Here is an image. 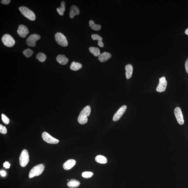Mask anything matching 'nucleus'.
<instances>
[{"instance_id": "nucleus-16", "label": "nucleus", "mask_w": 188, "mask_h": 188, "mask_svg": "<svg viewBox=\"0 0 188 188\" xmlns=\"http://www.w3.org/2000/svg\"><path fill=\"white\" fill-rule=\"evenodd\" d=\"M111 56L112 55L110 53L107 52H104L99 56L98 59L101 62H104L107 61L111 58Z\"/></svg>"}, {"instance_id": "nucleus-28", "label": "nucleus", "mask_w": 188, "mask_h": 188, "mask_svg": "<svg viewBox=\"0 0 188 188\" xmlns=\"http://www.w3.org/2000/svg\"><path fill=\"white\" fill-rule=\"evenodd\" d=\"M2 120L6 125H8L10 122L9 118L4 114H2Z\"/></svg>"}, {"instance_id": "nucleus-26", "label": "nucleus", "mask_w": 188, "mask_h": 188, "mask_svg": "<svg viewBox=\"0 0 188 188\" xmlns=\"http://www.w3.org/2000/svg\"><path fill=\"white\" fill-rule=\"evenodd\" d=\"M93 175V173L90 172H83L82 176L86 179H88L92 177Z\"/></svg>"}, {"instance_id": "nucleus-23", "label": "nucleus", "mask_w": 188, "mask_h": 188, "mask_svg": "<svg viewBox=\"0 0 188 188\" xmlns=\"http://www.w3.org/2000/svg\"><path fill=\"white\" fill-rule=\"evenodd\" d=\"M89 50L90 52L95 56H99L100 54V49L98 48L91 47L89 48Z\"/></svg>"}, {"instance_id": "nucleus-33", "label": "nucleus", "mask_w": 188, "mask_h": 188, "mask_svg": "<svg viewBox=\"0 0 188 188\" xmlns=\"http://www.w3.org/2000/svg\"><path fill=\"white\" fill-rule=\"evenodd\" d=\"M0 174H1L2 177H5L6 175V172L4 170H1V172H0Z\"/></svg>"}, {"instance_id": "nucleus-7", "label": "nucleus", "mask_w": 188, "mask_h": 188, "mask_svg": "<svg viewBox=\"0 0 188 188\" xmlns=\"http://www.w3.org/2000/svg\"><path fill=\"white\" fill-rule=\"evenodd\" d=\"M41 39V36L38 34H31L26 39L27 45L29 46L35 47L36 42Z\"/></svg>"}, {"instance_id": "nucleus-36", "label": "nucleus", "mask_w": 188, "mask_h": 188, "mask_svg": "<svg viewBox=\"0 0 188 188\" xmlns=\"http://www.w3.org/2000/svg\"><path fill=\"white\" fill-rule=\"evenodd\" d=\"M67 181H70V180H69V179H67Z\"/></svg>"}, {"instance_id": "nucleus-17", "label": "nucleus", "mask_w": 188, "mask_h": 188, "mask_svg": "<svg viewBox=\"0 0 188 188\" xmlns=\"http://www.w3.org/2000/svg\"><path fill=\"white\" fill-rule=\"evenodd\" d=\"M126 78L129 79L132 77L133 71V66L131 64H128L125 67Z\"/></svg>"}, {"instance_id": "nucleus-13", "label": "nucleus", "mask_w": 188, "mask_h": 188, "mask_svg": "<svg viewBox=\"0 0 188 188\" xmlns=\"http://www.w3.org/2000/svg\"><path fill=\"white\" fill-rule=\"evenodd\" d=\"M80 13V10L78 7L76 5L71 6L70 8V16L71 19H73L76 16L78 15Z\"/></svg>"}, {"instance_id": "nucleus-10", "label": "nucleus", "mask_w": 188, "mask_h": 188, "mask_svg": "<svg viewBox=\"0 0 188 188\" xmlns=\"http://www.w3.org/2000/svg\"><path fill=\"white\" fill-rule=\"evenodd\" d=\"M174 113L178 122L180 125H183L184 121L181 109L179 107L175 108Z\"/></svg>"}, {"instance_id": "nucleus-3", "label": "nucleus", "mask_w": 188, "mask_h": 188, "mask_svg": "<svg viewBox=\"0 0 188 188\" xmlns=\"http://www.w3.org/2000/svg\"><path fill=\"white\" fill-rule=\"evenodd\" d=\"M45 166L43 164H39L34 167L30 172L29 177L30 179L41 175L44 171Z\"/></svg>"}, {"instance_id": "nucleus-18", "label": "nucleus", "mask_w": 188, "mask_h": 188, "mask_svg": "<svg viewBox=\"0 0 188 188\" xmlns=\"http://www.w3.org/2000/svg\"><path fill=\"white\" fill-rule=\"evenodd\" d=\"M68 187L71 188H77L80 185V183L75 179H71L67 183Z\"/></svg>"}, {"instance_id": "nucleus-8", "label": "nucleus", "mask_w": 188, "mask_h": 188, "mask_svg": "<svg viewBox=\"0 0 188 188\" xmlns=\"http://www.w3.org/2000/svg\"><path fill=\"white\" fill-rule=\"evenodd\" d=\"M42 137L43 139L47 143L51 144H57L59 142V140L52 137L49 133L44 132L42 134Z\"/></svg>"}, {"instance_id": "nucleus-31", "label": "nucleus", "mask_w": 188, "mask_h": 188, "mask_svg": "<svg viewBox=\"0 0 188 188\" xmlns=\"http://www.w3.org/2000/svg\"><path fill=\"white\" fill-rule=\"evenodd\" d=\"M4 167L6 168V169H9L10 166V164L8 162H5L3 164Z\"/></svg>"}, {"instance_id": "nucleus-27", "label": "nucleus", "mask_w": 188, "mask_h": 188, "mask_svg": "<svg viewBox=\"0 0 188 188\" xmlns=\"http://www.w3.org/2000/svg\"><path fill=\"white\" fill-rule=\"evenodd\" d=\"M91 38H92L93 40L98 41V42L102 41L103 39L102 37L99 35L98 34H92L91 35Z\"/></svg>"}, {"instance_id": "nucleus-35", "label": "nucleus", "mask_w": 188, "mask_h": 188, "mask_svg": "<svg viewBox=\"0 0 188 188\" xmlns=\"http://www.w3.org/2000/svg\"><path fill=\"white\" fill-rule=\"evenodd\" d=\"M185 33L187 34V35H188V28L186 30H185Z\"/></svg>"}, {"instance_id": "nucleus-9", "label": "nucleus", "mask_w": 188, "mask_h": 188, "mask_svg": "<svg viewBox=\"0 0 188 188\" xmlns=\"http://www.w3.org/2000/svg\"><path fill=\"white\" fill-rule=\"evenodd\" d=\"M159 82L157 88V91L159 92H164L167 88V81L164 76L159 78Z\"/></svg>"}, {"instance_id": "nucleus-1", "label": "nucleus", "mask_w": 188, "mask_h": 188, "mask_svg": "<svg viewBox=\"0 0 188 188\" xmlns=\"http://www.w3.org/2000/svg\"><path fill=\"white\" fill-rule=\"evenodd\" d=\"M91 112V109L90 106H87L84 108L78 116V121L79 123L81 125H84L87 123L88 117L90 115Z\"/></svg>"}, {"instance_id": "nucleus-6", "label": "nucleus", "mask_w": 188, "mask_h": 188, "mask_svg": "<svg viewBox=\"0 0 188 188\" xmlns=\"http://www.w3.org/2000/svg\"><path fill=\"white\" fill-rule=\"evenodd\" d=\"M2 41L5 46L9 48L14 46L16 43L13 37L8 34H5L2 36Z\"/></svg>"}, {"instance_id": "nucleus-15", "label": "nucleus", "mask_w": 188, "mask_h": 188, "mask_svg": "<svg viewBox=\"0 0 188 188\" xmlns=\"http://www.w3.org/2000/svg\"><path fill=\"white\" fill-rule=\"evenodd\" d=\"M56 61L62 65H66L68 62V58H66L65 56L62 54H59L56 57Z\"/></svg>"}, {"instance_id": "nucleus-5", "label": "nucleus", "mask_w": 188, "mask_h": 188, "mask_svg": "<svg viewBox=\"0 0 188 188\" xmlns=\"http://www.w3.org/2000/svg\"><path fill=\"white\" fill-rule=\"evenodd\" d=\"M55 38L56 42L59 45L63 46L66 47L68 46V42L66 36L62 33H57L55 35Z\"/></svg>"}, {"instance_id": "nucleus-2", "label": "nucleus", "mask_w": 188, "mask_h": 188, "mask_svg": "<svg viewBox=\"0 0 188 188\" xmlns=\"http://www.w3.org/2000/svg\"><path fill=\"white\" fill-rule=\"evenodd\" d=\"M19 9L23 15L30 20L34 21L36 20V16L34 12L25 6H21Z\"/></svg>"}, {"instance_id": "nucleus-4", "label": "nucleus", "mask_w": 188, "mask_h": 188, "mask_svg": "<svg viewBox=\"0 0 188 188\" xmlns=\"http://www.w3.org/2000/svg\"><path fill=\"white\" fill-rule=\"evenodd\" d=\"M29 161V156L28 150H24L21 153L19 157V162L22 167H24L28 164Z\"/></svg>"}, {"instance_id": "nucleus-20", "label": "nucleus", "mask_w": 188, "mask_h": 188, "mask_svg": "<svg viewBox=\"0 0 188 188\" xmlns=\"http://www.w3.org/2000/svg\"><path fill=\"white\" fill-rule=\"evenodd\" d=\"M66 10V3L65 1H62L61 3V6L56 9V11L60 16H63L64 14V12Z\"/></svg>"}, {"instance_id": "nucleus-12", "label": "nucleus", "mask_w": 188, "mask_h": 188, "mask_svg": "<svg viewBox=\"0 0 188 188\" xmlns=\"http://www.w3.org/2000/svg\"><path fill=\"white\" fill-rule=\"evenodd\" d=\"M127 108V106L126 105H123L120 107L114 116L113 121H117L119 120L125 112Z\"/></svg>"}, {"instance_id": "nucleus-14", "label": "nucleus", "mask_w": 188, "mask_h": 188, "mask_svg": "<svg viewBox=\"0 0 188 188\" xmlns=\"http://www.w3.org/2000/svg\"><path fill=\"white\" fill-rule=\"evenodd\" d=\"M76 163V161L74 159L69 160L64 163L63 167L64 169L66 170H69L71 169L75 165Z\"/></svg>"}, {"instance_id": "nucleus-34", "label": "nucleus", "mask_w": 188, "mask_h": 188, "mask_svg": "<svg viewBox=\"0 0 188 188\" xmlns=\"http://www.w3.org/2000/svg\"><path fill=\"white\" fill-rule=\"evenodd\" d=\"M98 45L101 48L104 46V44L102 41L98 42Z\"/></svg>"}, {"instance_id": "nucleus-22", "label": "nucleus", "mask_w": 188, "mask_h": 188, "mask_svg": "<svg viewBox=\"0 0 188 188\" xmlns=\"http://www.w3.org/2000/svg\"><path fill=\"white\" fill-rule=\"evenodd\" d=\"M89 26L92 29L95 31H100L101 28L100 25L96 24L92 20H90L89 22Z\"/></svg>"}, {"instance_id": "nucleus-29", "label": "nucleus", "mask_w": 188, "mask_h": 188, "mask_svg": "<svg viewBox=\"0 0 188 188\" xmlns=\"http://www.w3.org/2000/svg\"><path fill=\"white\" fill-rule=\"evenodd\" d=\"M0 132L3 134H5L7 133V128L2 125H0Z\"/></svg>"}, {"instance_id": "nucleus-24", "label": "nucleus", "mask_w": 188, "mask_h": 188, "mask_svg": "<svg viewBox=\"0 0 188 188\" xmlns=\"http://www.w3.org/2000/svg\"><path fill=\"white\" fill-rule=\"evenodd\" d=\"M36 58L41 62H44L46 60V56L44 53L40 52L37 54Z\"/></svg>"}, {"instance_id": "nucleus-32", "label": "nucleus", "mask_w": 188, "mask_h": 188, "mask_svg": "<svg viewBox=\"0 0 188 188\" xmlns=\"http://www.w3.org/2000/svg\"><path fill=\"white\" fill-rule=\"evenodd\" d=\"M185 68L186 73L188 74V58H187V60L185 62Z\"/></svg>"}, {"instance_id": "nucleus-25", "label": "nucleus", "mask_w": 188, "mask_h": 188, "mask_svg": "<svg viewBox=\"0 0 188 188\" xmlns=\"http://www.w3.org/2000/svg\"><path fill=\"white\" fill-rule=\"evenodd\" d=\"M23 53L24 56L27 58H29L33 55V51L30 49L28 48L24 50Z\"/></svg>"}, {"instance_id": "nucleus-11", "label": "nucleus", "mask_w": 188, "mask_h": 188, "mask_svg": "<svg viewBox=\"0 0 188 188\" xmlns=\"http://www.w3.org/2000/svg\"><path fill=\"white\" fill-rule=\"evenodd\" d=\"M17 33L22 38H24L29 33V31L26 26L23 24H21L19 25L18 30H17Z\"/></svg>"}, {"instance_id": "nucleus-21", "label": "nucleus", "mask_w": 188, "mask_h": 188, "mask_svg": "<svg viewBox=\"0 0 188 188\" xmlns=\"http://www.w3.org/2000/svg\"><path fill=\"white\" fill-rule=\"evenodd\" d=\"M82 65L80 63L73 62L71 64L70 68L71 70L77 71L82 67Z\"/></svg>"}, {"instance_id": "nucleus-30", "label": "nucleus", "mask_w": 188, "mask_h": 188, "mask_svg": "<svg viewBox=\"0 0 188 188\" xmlns=\"http://www.w3.org/2000/svg\"><path fill=\"white\" fill-rule=\"evenodd\" d=\"M10 0H2L1 1V3L4 5H8L10 2Z\"/></svg>"}, {"instance_id": "nucleus-19", "label": "nucleus", "mask_w": 188, "mask_h": 188, "mask_svg": "<svg viewBox=\"0 0 188 188\" xmlns=\"http://www.w3.org/2000/svg\"><path fill=\"white\" fill-rule=\"evenodd\" d=\"M95 160L96 162L100 164H106L107 162V158L102 155L96 156L95 158Z\"/></svg>"}]
</instances>
